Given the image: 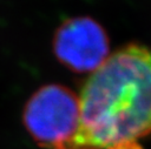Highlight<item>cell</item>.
Listing matches in <instances>:
<instances>
[{"mask_svg": "<svg viewBox=\"0 0 151 149\" xmlns=\"http://www.w3.org/2000/svg\"><path fill=\"white\" fill-rule=\"evenodd\" d=\"M80 126L59 149H116L151 135V47L130 43L86 80Z\"/></svg>", "mask_w": 151, "mask_h": 149, "instance_id": "cell-1", "label": "cell"}, {"mask_svg": "<svg viewBox=\"0 0 151 149\" xmlns=\"http://www.w3.org/2000/svg\"><path fill=\"white\" fill-rule=\"evenodd\" d=\"M22 123L38 145L59 149L80 126L79 96L61 84L42 86L26 102Z\"/></svg>", "mask_w": 151, "mask_h": 149, "instance_id": "cell-2", "label": "cell"}, {"mask_svg": "<svg viewBox=\"0 0 151 149\" xmlns=\"http://www.w3.org/2000/svg\"><path fill=\"white\" fill-rule=\"evenodd\" d=\"M52 46L57 60L76 73H93L111 55L105 29L88 16L65 20L57 28Z\"/></svg>", "mask_w": 151, "mask_h": 149, "instance_id": "cell-3", "label": "cell"}]
</instances>
